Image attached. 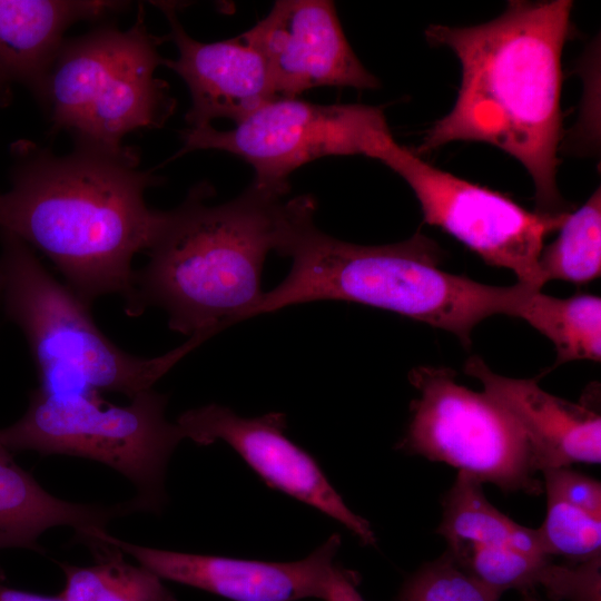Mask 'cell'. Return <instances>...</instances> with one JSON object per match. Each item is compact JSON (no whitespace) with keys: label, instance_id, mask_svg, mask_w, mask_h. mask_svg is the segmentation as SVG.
I'll use <instances>...</instances> for the list:
<instances>
[{"label":"cell","instance_id":"6da1fadb","mask_svg":"<svg viewBox=\"0 0 601 601\" xmlns=\"http://www.w3.org/2000/svg\"><path fill=\"white\" fill-rule=\"evenodd\" d=\"M573 2L510 1L497 18L472 27L430 24L428 43L450 48L461 65L453 108L413 152L453 141L492 145L529 173L539 213H562L556 187L562 138V51Z\"/></svg>","mask_w":601,"mask_h":601},{"label":"cell","instance_id":"7a4b0ae2","mask_svg":"<svg viewBox=\"0 0 601 601\" xmlns=\"http://www.w3.org/2000/svg\"><path fill=\"white\" fill-rule=\"evenodd\" d=\"M11 154L0 229L46 255L88 306L106 295L126 303L134 257L152 247L173 216V209H152L145 200V191L164 178L138 169V150L111 156L75 148L57 156L19 140Z\"/></svg>","mask_w":601,"mask_h":601},{"label":"cell","instance_id":"3957f363","mask_svg":"<svg viewBox=\"0 0 601 601\" xmlns=\"http://www.w3.org/2000/svg\"><path fill=\"white\" fill-rule=\"evenodd\" d=\"M311 195L286 201L275 252L292 259L285 279L263 293L247 318L315 300L353 302L386 309L456 335L471 345L472 329L483 319L515 316L534 290L530 285L481 284L440 268L437 244L416 233L388 245L343 242L314 224Z\"/></svg>","mask_w":601,"mask_h":601},{"label":"cell","instance_id":"277c9868","mask_svg":"<svg viewBox=\"0 0 601 601\" xmlns=\"http://www.w3.org/2000/svg\"><path fill=\"white\" fill-rule=\"evenodd\" d=\"M214 195L200 183L173 209L147 264L135 270L127 316L160 308L168 327L189 337L246 319L264 293L260 277L278 243L284 196L253 183L237 198L209 206Z\"/></svg>","mask_w":601,"mask_h":601},{"label":"cell","instance_id":"5b68a950","mask_svg":"<svg viewBox=\"0 0 601 601\" xmlns=\"http://www.w3.org/2000/svg\"><path fill=\"white\" fill-rule=\"evenodd\" d=\"M1 305L23 333L39 388L51 394L120 393L130 400L154 385L188 353L210 338L190 336L156 357L130 354L104 334L91 307L40 263L31 247L0 229Z\"/></svg>","mask_w":601,"mask_h":601},{"label":"cell","instance_id":"8992f818","mask_svg":"<svg viewBox=\"0 0 601 601\" xmlns=\"http://www.w3.org/2000/svg\"><path fill=\"white\" fill-rule=\"evenodd\" d=\"M164 39L148 31L142 6L127 30L104 23L65 39L37 100L50 132L69 134L79 149L136 151L122 145L125 136L161 128L176 109L168 83L155 76L165 59L158 51Z\"/></svg>","mask_w":601,"mask_h":601},{"label":"cell","instance_id":"52a82bcc","mask_svg":"<svg viewBox=\"0 0 601 601\" xmlns=\"http://www.w3.org/2000/svg\"><path fill=\"white\" fill-rule=\"evenodd\" d=\"M168 396L154 388L127 405H115L100 394H51L39 388L29 395L24 414L0 428V442L11 452L70 455L102 463L136 487L139 512L159 513L167 495L169 459L184 440L166 418Z\"/></svg>","mask_w":601,"mask_h":601},{"label":"cell","instance_id":"ba28073f","mask_svg":"<svg viewBox=\"0 0 601 601\" xmlns=\"http://www.w3.org/2000/svg\"><path fill=\"white\" fill-rule=\"evenodd\" d=\"M408 378L418 397L411 403L400 450L450 464L505 492L542 493L528 437L501 403L460 385L446 367L418 366Z\"/></svg>","mask_w":601,"mask_h":601},{"label":"cell","instance_id":"9c48e42d","mask_svg":"<svg viewBox=\"0 0 601 601\" xmlns=\"http://www.w3.org/2000/svg\"><path fill=\"white\" fill-rule=\"evenodd\" d=\"M390 134L381 107L276 98L229 130L211 125L184 130L175 157L198 149L233 154L254 168L253 184L285 196L298 167L326 156L370 157Z\"/></svg>","mask_w":601,"mask_h":601},{"label":"cell","instance_id":"30bf717a","mask_svg":"<svg viewBox=\"0 0 601 601\" xmlns=\"http://www.w3.org/2000/svg\"><path fill=\"white\" fill-rule=\"evenodd\" d=\"M370 158L407 183L426 224L460 240L487 265L512 270L518 283L541 290L545 283L539 258L544 238L561 228L569 211H530L504 194L430 165L397 144L392 134L377 144Z\"/></svg>","mask_w":601,"mask_h":601},{"label":"cell","instance_id":"8fae6325","mask_svg":"<svg viewBox=\"0 0 601 601\" xmlns=\"http://www.w3.org/2000/svg\"><path fill=\"white\" fill-rule=\"evenodd\" d=\"M176 424L197 445L224 441L270 487L341 522L364 544H375L370 523L347 508L316 461L286 437L283 413L243 417L211 403L185 411Z\"/></svg>","mask_w":601,"mask_h":601},{"label":"cell","instance_id":"7c38bea8","mask_svg":"<svg viewBox=\"0 0 601 601\" xmlns=\"http://www.w3.org/2000/svg\"><path fill=\"white\" fill-rule=\"evenodd\" d=\"M243 36L265 59L277 98L324 86L380 87L349 46L332 1L278 0Z\"/></svg>","mask_w":601,"mask_h":601},{"label":"cell","instance_id":"4fadbf2b","mask_svg":"<svg viewBox=\"0 0 601 601\" xmlns=\"http://www.w3.org/2000/svg\"><path fill=\"white\" fill-rule=\"evenodd\" d=\"M162 580L200 589L231 601H298L321 599L341 538L332 535L305 559L265 562L217 555L195 554L142 546L110 535L93 533Z\"/></svg>","mask_w":601,"mask_h":601},{"label":"cell","instance_id":"5bb4252c","mask_svg":"<svg viewBox=\"0 0 601 601\" xmlns=\"http://www.w3.org/2000/svg\"><path fill=\"white\" fill-rule=\"evenodd\" d=\"M166 16L176 60L164 59L162 66L176 72L187 85L190 108L186 114L189 128L211 125L218 118L240 122L267 102L276 99L265 59L243 33L238 37L201 42L191 38L176 14V6L156 2Z\"/></svg>","mask_w":601,"mask_h":601},{"label":"cell","instance_id":"9a60e30c","mask_svg":"<svg viewBox=\"0 0 601 601\" xmlns=\"http://www.w3.org/2000/svg\"><path fill=\"white\" fill-rule=\"evenodd\" d=\"M464 372L477 378L484 392L518 421L538 472L574 463H600L601 418L594 410L546 393L534 378L495 374L479 356L466 361Z\"/></svg>","mask_w":601,"mask_h":601},{"label":"cell","instance_id":"2e32d148","mask_svg":"<svg viewBox=\"0 0 601 601\" xmlns=\"http://www.w3.org/2000/svg\"><path fill=\"white\" fill-rule=\"evenodd\" d=\"M124 1L0 0V98L24 86L38 100L65 32L79 21H104L125 11Z\"/></svg>","mask_w":601,"mask_h":601},{"label":"cell","instance_id":"e0dca14e","mask_svg":"<svg viewBox=\"0 0 601 601\" xmlns=\"http://www.w3.org/2000/svg\"><path fill=\"white\" fill-rule=\"evenodd\" d=\"M134 512L138 509L132 499L98 505L51 495L0 442V550L19 548L43 553L39 538L48 529L71 526L76 540L82 542L93 530H106L111 520Z\"/></svg>","mask_w":601,"mask_h":601},{"label":"cell","instance_id":"ac0fdd59","mask_svg":"<svg viewBox=\"0 0 601 601\" xmlns=\"http://www.w3.org/2000/svg\"><path fill=\"white\" fill-rule=\"evenodd\" d=\"M436 532L447 545L510 549L541 560L551 558L538 529L525 528L500 512L486 500L482 483L462 471L443 500Z\"/></svg>","mask_w":601,"mask_h":601},{"label":"cell","instance_id":"d6986e66","mask_svg":"<svg viewBox=\"0 0 601 601\" xmlns=\"http://www.w3.org/2000/svg\"><path fill=\"white\" fill-rule=\"evenodd\" d=\"M546 336L556 348V365L601 359V299L590 294L556 298L532 292L515 316Z\"/></svg>","mask_w":601,"mask_h":601},{"label":"cell","instance_id":"ffe728a7","mask_svg":"<svg viewBox=\"0 0 601 601\" xmlns=\"http://www.w3.org/2000/svg\"><path fill=\"white\" fill-rule=\"evenodd\" d=\"M101 542L91 551L95 564L59 563L65 575L60 593L67 601H177L157 574L127 562L119 549Z\"/></svg>","mask_w":601,"mask_h":601},{"label":"cell","instance_id":"44dd1931","mask_svg":"<svg viewBox=\"0 0 601 601\" xmlns=\"http://www.w3.org/2000/svg\"><path fill=\"white\" fill-rule=\"evenodd\" d=\"M558 238L543 247L539 267L544 283L560 279L588 284L601 272V193L598 188L561 226Z\"/></svg>","mask_w":601,"mask_h":601},{"label":"cell","instance_id":"7402d4cb","mask_svg":"<svg viewBox=\"0 0 601 601\" xmlns=\"http://www.w3.org/2000/svg\"><path fill=\"white\" fill-rule=\"evenodd\" d=\"M545 493L546 516L538 530L548 553L563 555L577 564L600 558L601 518L554 493Z\"/></svg>","mask_w":601,"mask_h":601},{"label":"cell","instance_id":"603a6c76","mask_svg":"<svg viewBox=\"0 0 601 601\" xmlns=\"http://www.w3.org/2000/svg\"><path fill=\"white\" fill-rule=\"evenodd\" d=\"M502 594L461 569L445 551L405 580L397 601H499Z\"/></svg>","mask_w":601,"mask_h":601},{"label":"cell","instance_id":"cb8c5ba5","mask_svg":"<svg viewBox=\"0 0 601 601\" xmlns=\"http://www.w3.org/2000/svg\"><path fill=\"white\" fill-rule=\"evenodd\" d=\"M543 489L554 493L597 518H601V485L589 476L570 470L554 467L541 472Z\"/></svg>","mask_w":601,"mask_h":601},{"label":"cell","instance_id":"d4e9b609","mask_svg":"<svg viewBox=\"0 0 601 601\" xmlns=\"http://www.w3.org/2000/svg\"><path fill=\"white\" fill-rule=\"evenodd\" d=\"M323 601H365L357 590L354 572L334 564L324 587Z\"/></svg>","mask_w":601,"mask_h":601},{"label":"cell","instance_id":"484cf974","mask_svg":"<svg viewBox=\"0 0 601 601\" xmlns=\"http://www.w3.org/2000/svg\"><path fill=\"white\" fill-rule=\"evenodd\" d=\"M0 601H67L61 593L45 595L24 590L11 588L3 583V574L0 571Z\"/></svg>","mask_w":601,"mask_h":601},{"label":"cell","instance_id":"4316f807","mask_svg":"<svg viewBox=\"0 0 601 601\" xmlns=\"http://www.w3.org/2000/svg\"><path fill=\"white\" fill-rule=\"evenodd\" d=\"M524 597V601H538L536 598L533 597L532 591H525L522 592Z\"/></svg>","mask_w":601,"mask_h":601},{"label":"cell","instance_id":"83f0119b","mask_svg":"<svg viewBox=\"0 0 601 601\" xmlns=\"http://www.w3.org/2000/svg\"><path fill=\"white\" fill-rule=\"evenodd\" d=\"M1 298H2V275L0 270V305H1Z\"/></svg>","mask_w":601,"mask_h":601},{"label":"cell","instance_id":"f1b7e54d","mask_svg":"<svg viewBox=\"0 0 601 601\" xmlns=\"http://www.w3.org/2000/svg\"><path fill=\"white\" fill-rule=\"evenodd\" d=\"M7 105H8V104H7L3 99L0 98V107H4V106H7Z\"/></svg>","mask_w":601,"mask_h":601}]
</instances>
